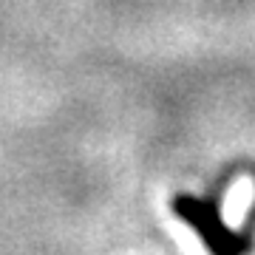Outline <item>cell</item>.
Returning a JSON list of instances; mask_svg holds the SVG:
<instances>
[{
    "label": "cell",
    "instance_id": "obj_1",
    "mask_svg": "<svg viewBox=\"0 0 255 255\" xmlns=\"http://www.w3.org/2000/svg\"><path fill=\"white\" fill-rule=\"evenodd\" d=\"M227 187V179L219 182V187L210 196H190L182 193L173 199V213L184 224H190L196 230V236L204 241L210 255H250L253 250V219L244 224L241 233L230 230L221 219V193Z\"/></svg>",
    "mask_w": 255,
    "mask_h": 255
}]
</instances>
